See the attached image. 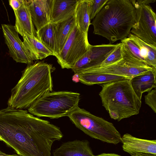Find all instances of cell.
<instances>
[{
  "label": "cell",
  "mask_w": 156,
  "mask_h": 156,
  "mask_svg": "<svg viewBox=\"0 0 156 156\" xmlns=\"http://www.w3.org/2000/svg\"><path fill=\"white\" fill-rule=\"evenodd\" d=\"M135 2L140 5H149V4L154 3L156 0H134Z\"/></svg>",
  "instance_id": "28"
},
{
  "label": "cell",
  "mask_w": 156,
  "mask_h": 156,
  "mask_svg": "<svg viewBox=\"0 0 156 156\" xmlns=\"http://www.w3.org/2000/svg\"><path fill=\"white\" fill-rule=\"evenodd\" d=\"M23 37V44L33 61L41 60L50 55L54 56L36 37L26 34Z\"/></svg>",
  "instance_id": "19"
},
{
  "label": "cell",
  "mask_w": 156,
  "mask_h": 156,
  "mask_svg": "<svg viewBox=\"0 0 156 156\" xmlns=\"http://www.w3.org/2000/svg\"><path fill=\"white\" fill-rule=\"evenodd\" d=\"M79 93L68 91L49 92L35 101L28 112L38 117L57 119L68 116L79 107Z\"/></svg>",
  "instance_id": "5"
},
{
  "label": "cell",
  "mask_w": 156,
  "mask_h": 156,
  "mask_svg": "<svg viewBox=\"0 0 156 156\" xmlns=\"http://www.w3.org/2000/svg\"><path fill=\"white\" fill-rule=\"evenodd\" d=\"M36 37L55 56L57 51L56 24L51 22L36 31Z\"/></svg>",
  "instance_id": "21"
},
{
  "label": "cell",
  "mask_w": 156,
  "mask_h": 156,
  "mask_svg": "<svg viewBox=\"0 0 156 156\" xmlns=\"http://www.w3.org/2000/svg\"><path fill=\"white\" fill-rule=\"evenodd\" d=\"M99 94L103 106L111 118L119 121L139 114L141 100L126 79L103 84Z\"/></svg>",
  "instance_id": "4"
},
{
  "label": "cell",
  "mask_w": 156,
  "mask_h": 156,
  "mask_svg": "<svg viewBox=\"0 0 156 156\" xmlns=\"http://www.w3.org/2000/svg\"><path fill=\"white\" fill-rule=\"evenodd\" d=\"M90 0H79L75 10V16L76 23L80 30L87 34L91 24L90 16Z\"/></svg>",
  "instance_id": "22"
},
{
  "label": "cell",
  "mask_w": 156,
  "mask_h": 156,
  "mask_svg": "<svg viewBox=\"0 0 156 156\" xmlns=\"http://www.w3.org/2000/svg\"><path fill=\"white\" fill-rule=\"evenodd\" d=\"M135 9L136 21L130 32L146 43L156 46V15L149 5L130 0Z\"/></svg>",
  "instance_id": "9"
},
{
  "label": "cell",
  "mask_w": 156,
  "mask_h": 156,
  "mask_svg": "<svg viewBox=\"0 0 156 156\" xmlns=\"http://www.w3.org/2000/svg\"><path fill=\"white\" fill-rule=\"evenodd\" d=\"M76 23L74 14L68 19L55 24L57 55L61 52Z\"/></svg>",
  "instance_id": "23"
},
{
  "label": "cell",
  "mask_w": 156,
  "mask_h": 156,
  "mask_svg": "<svg viewBox=\"0 0 156 156\" xmlns=\"http://www.w3.org/2000/svg\"><path fill=\"white\" fill-rule=\"evenodd\" d=\"M80 81L88 85L103 84L128 79L120 76L85 70L78 74Z\"/></svg>",
  "instance_id": "20"
},
{
  "label": "cell",
  "mask_w": 156,
  "mask_h": 156,
  "mask_svg": "<svg viewBox=\"0 0 156 156\" xmlns=\"http://www.w3.org/2000/svg\"><path fill=\"white\" fill-rule=\"evenodd\" d=\"M135 9L130 0H108L91 23L93 33L112 44L127 37L135 23Z\"/></svg>",
  "instance_id": "2"
},
{
  "label": "cell",
  "mask_w": 156,
  "mask_h": 156,
  "mask_svg": "<svg viewBox=\"0 0 156 156\" xmlns=\"http://www.w3.org/2000/svg\"><path fill=\"white\" fill-rule=\"evenodd\" d=\"M52 66L43 62L29 64L21 78L11 90L8 106L23 109L52 90Z\"/></svg>",
  "instance_id": "3"
},
{
  "label": "cell",
  "mask_w": 156,
  "mask_h": 156,
  "mask_svg": "<svg viewBox=\"0 0 156 156\" xmlns=\"http://www.w3.org/2000/svg\"><path fill=\"white\" fill-rule=\"evenodd\" d=\"M108 0H90V16L91 20L105 6Z\"/></svg>",
  "instance_id": "25"
},
{
  "label": "cell",
  "mask_w": 156,
  "mask_h": 156,
  "mask_svg": "<svg viewBox=\"0 0 156 156\" xmlns=\"http://www.w3.org/2000/svg\"><path fill=\"white\" fill-rule=\"evenodd\" d=\"M63 136L59 128L27 110H0V140L19 156H51L53 144Z\"/></svg>",
  "instance_id": "1"
},
{
  "label": "cell",
  "mask_w": 156,
  "mask_h": 156,
  "mask_svg": "<svg viewBox=\"0 0 156 156\" xmlns=\"http://www.w3.org/2000/svg\"><path fill=\"white\" fill-rule=\"evenodd\" d=\"M53 156H95L87 140H75L62 144L53 152Z\"/></svg>",
  "instance_id": "15"
},
{
  "label": "cell",
  "mask_w": 156,
  "mask_h": 156,
  "mask_svg": "<svg viewBox=\"0 0 156 156\" xmlns=\"http://www.w3.org/2000/svg\"><path fill=\"white\" fill-rule=\"evenodd\" d=\"M121 41L123 59L156 68V46L146 43L131 33Z\"/></svg>",
  "instance_id": "7"
},
{
  "label": "cell",
  "mask_w": 156,
  "mask_h": 156,
  "mask_svg": "<svg viewBox=\"0 0 156 156\" xmlns=\"http://www.w3.org/2000/svg\"></svg>",
  "instance_id": "33"
},
{
  "label": "cell",
  "mask_w": 156,
  "mask_h": 156,
  "mask_svg": "<svg viewBox=\"0 0 156 156\" xmlns=\"http://www.w3.org/2000/svg\"><path fill=\"white\" fill-rule=\"evenodd\" d=\"M72 79L75 82H77L80 81L78 74H75Z\"/></svg>",
  "instance_id": "31"
},
{
  "label": "cell",
  "mask_w": 156,
  "mask_h": 156,
  "mask_svg": "<svg viewBox=\"0 0 156 156\" xmlns=\"http://www.w3.org/2000/svg\"><path fill=\"white\" fill-rule=\"evenodd\" d=\"M24 0H10L9 1V5L13 10L18 9L23 3Z\"/></svg>",
  "instance_id": "27"
},
{
  "label": "cell",
  "mask_w": 156,
  "mask_h": 156,
  "mask_svg": "<svg viewBox=\"0 0 156 156\" xmlns=\"http://www.w3.org/2000/svg\"><path fill=\"white\" fill-rule=\"evenodd\" d=\"M145 103L148 105L156 113V89L151 90L145 96Z\"/></svg>",
  "instance_id": "26"
},
{
  "label": "cell",
  "mask_w": 156,
  "mask_h": 156,
  "mask_svg": "<svg viewBox=\"0 0 156 156\" xmlns=\"http://www.w3.org/2000/svg\"><path fill=\"white\" fill-rule=\"evenodd\" d=\"M2 27L5 42L9 48L10 56L17 62L29 65L32 64L33 60L19 38L15 26L2 24Z\"/></svg>",
  "instance_id": "12"
},
{
  "label": "cell",
  "mask_w": 156,
  "mask_h": 156,
  "mask_svg": "<svg viewBox=\"0 0 156 156\" xmlns=\"http://www.w3.org/2000/svg\"><path fill=\"white\" fill-rule=\"evenodd\" d=\"M79 0H53L51 22L56 24L74 15Z\"/></svg>",
  "instance_id": "17"
},
{
  "label": "cell",
  "mask_w": 156,
  "mask_h": 156,
  "mask_svg": "<svg viewBox=\"0 0 156 156\" xmlns=\"http://www.w3.org/2000/svg\"><path fill=\"white\" fill-rule=\"evenodd\" d=\"M122 148L131 156L137 153L156 154V140L142 139L126 133L121 137Z\"/></svg>",
  "instance_id": "14"
},
{
  "label": "cell",
  "mask_w": 156,
  "mask_h": 156,
  "mask_svg": "<svg viewBox=\"0 0 156 156\" xmlns=\"http://www.w3.org/2000/svg\"><path fill=\"white\" fill-rule=\"evenodd\" d=\"M14 11L16 18L15 27L18 33L23 37L26 34L36 37V31L32 21L27 1L24 0L21 7Z\"/></svg>",
  "instance_id": "16"
},
{
  "label": "cell",
  "mask_w": 156,
  "mask_h": 156,
  "mask_svg": "<svg viewBox=\"0 0 156 156\" xmlns=\"http://www.w3.org/2000/svg\"><path fill=\"white\" fill-rule=\"evenodd\" d=\"M87 35L82 32L76 23L61 52L55 56L62 68L71 69L88 51L91 45Z\"/></svg>",
  "instance_id": "8"
},
{
  "label": "cell",
  "mask_w": 156,
  "mask_h": 156,
  "mask_svg": "<svg viewBox=\"0 0 156 156\" xmlns=\"http://www.w3.org/2000/svg\"><path fill=\"white\" fill-rule=\"evenodd\" d=\"M117 44L91 45L88 51L77 61L71 69L75 74H78L98 66L112 51Z\"/></svg>",
  "instance_id": "10"
},
{
  "label": "cell",
  "mask_w": 156,
  "mask_h": 156,
  "mask_svg": "<svg viewBox=\"0 0 156 156\" xmlns=\"http://www.w3.org/2000/svg\"></svg>",
  "instance_id": "34"
},
{
  "label": "cell",
  "mask_w": 156,
  "mask_h": 156,
  "mask_svg": "<svg viewBox=\"0 0 156 156\" xmlns=\"http://www.w3.org/2000/svg\"><path fill=\"white\" fill-rule=\"evenodd\" d=\"M0 156H20L17 154H8L4 153L0 151Z\"/></svg>",
  "instance_id": "32"
},
{
  "label": "cell",
  "mask_w": 156,
  "mask_h": 156,
  "mask_svg": "<svg viewBox=\"0 0 156 156\" xmlns=\"http://www.w3.org/2000/svg\"><path fill=\"white\" fill-rule=\"evenodd\" d=\"M153 67L148 65L135 64L127 61L122 58L119 61L110 65L94 68L86 70L120 76L131 80L136 76L152 70Z\"/></svg>",
  "instance_id": "11"
},
{
  "label": "cell",
  "mask_w": 156,
  "mask_h": 156,
  "mask_svg": "<svg viewBox=\"0 0 156 156\" xmlns=\"http://www.w3.org/2000/svg\"><path fill=\"white\" fill-rule=\"evenodd\" d=\"M78 129L90 137L108 143L121 142L120 133L111 122L79 107L68 116Z\"/></svg>",
  "instance_id": "6"
},
{
  "label": "cell",
  "mask_w": 156,
  "mask_h": 156,
  "mask_svg": "<svg viewBox=\"0 0 156 156\" xmlns=\"http://www.w3.org/2000/svg\"><path fill=\"white\" fill-rule=\"evenodd\" d=\"M156 68L152 70L136 76L130 80L132 89L137 97L140 100L143 93L149 92L156 88Z\"/></svg>",
  "instance_id": "18"
},
{
  "label": "cell",
  "mask_w": 156,
  "mask_h": 156,
  "mask_svg": "<svg viewBox=\"0 0 156 156\" xmlns=\"http://www.w3.org/2000/svg\"><path fill=\"white\" fill-rule=\"evenodd\" d=\"M95 156H122L119 154L114 153H103Z\"/></svg>",
  "instance_id": "30"
},
{
  "label": "cell",
  "mask_w": 156,
  "mask_h": 156,
  "mask_svg": "<svg viewBox=\"0 0 156 156\" xmlns=\"http://www.w3.org/2000/svg\"><path fill=\"white\" fill-rule=\"evenodd\" d=\"M122 58L121 44L120 42L117 44L114 50L104 61L96 67H102L110 65L119 61Z\"/></svg>",
  "instance_id": "24"
},
{
  "label": "cell",
  "mask_w": 156,
  "mask_h": 156,
  "mask_svg": "<svg viewBox=\"0 0 156 156\" xmlns=\"http://www.w3.org/2000/svg\"><path fill=\"white\" fill-rule=\"evenodd\" d=\"M53 0L27 1L33 23L37 30L51 22Z\"/></svg>",
  "instance_id": "13"
},
{
  "label": "cell",
  "mask_w": 156,
  "mask_h": 156,
  "mask_svg": "<svg viewBox=\"0 0 156 156\" xmlns=\"http://www.w3.org/2000/svg\"><path fill=\"white\" fill-rule=\"evenodd\" d=\"M131 156H156V154L151 153H137Z\"/></svg>",
  "instance_id": "29"
}]
</instances>
